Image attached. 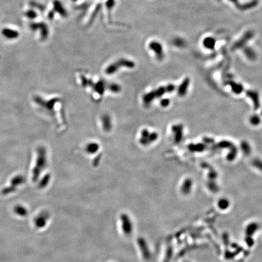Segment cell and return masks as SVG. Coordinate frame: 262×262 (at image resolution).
<instances>
[{
  "label": "cell",
  "mask_w": 262,
  "mask_h": 262,
  "mask_svg": "<svg viewBox=\"0 0 262 262\" xmlns=\"http://www.w3.org/2000/svg\"><path fill=\"white\" fill-rule=\"evenodd\" d=\"M174 86L173 85H169V86L168 87V90L169 92H172V91H173V90H174Z\"/></svg>",
  "instance_id": "obj_20"
},
{
  "label": "cell",
  "mask_w": 262,
  "mask_h": 262,
  "mask_svg": "<svg viewBox=\"0 0 262 262\" xmlns=\"http://www.w3.org/2000/svg\"><path fill=\"white\" fill-rule=\"evenodd\" d=\"M260 229V225L257 222H252L249 223L245 227V236L254 237Z\"/></svg>",
  "instance_id": "obj_1"
},
{
  "label": "cell",
  "mask_w": 262,
  "mask_h": 262,
  "mask_svg": "<svg viewBox=\"0 0 262 262\" xmlns=\"http://www.w3.org/2000/svg\"><path fill=\"white\" fill-rule=\"evenodd\" d=\"M217 176V174L216 172L214 170L211 171V173H209V174L208 175V177L209 178V179H211V180H215Z\"/></svg>",
  "instance_id": "obj_17"
},
{
  "label": "cell",
  "mask_w": 262,
  "mask_h": 262,
  "mask_svg": "<svg viewBox=\"0 0 262 262\" xmlns=\"http://www.w3.org/2000/svg\"><path fill=\"white\" fill-rule=\"evenodd\" d=\"M183 127L181 124L175 125L173 128V131L174 132L175 141L177 143L180 142L183 138Z\"/></svg>",
  "instance_id": "obj_5"
},
{
  "label": "cell",
  "mask_w": 262,
  "mask_h": 262,
  "mask_svg": "<svg viewBox=\"0 0 262 262\" xmlns=\"http://www.w3.org/2000/svg\"><path fill=\"white\" fill-rule=\"evenodd\" d=\"M189 84V80L188 79H185L183 83L181 84L178 89V93L180 96H184L187 92V87Z\"/></svg>",
  "instance_id": "obj_6"
},
{
  "label": "cell",
  "mask_w": 262,
  "mask_h": 262,
  "mask_svg": "<svg viewBox=\"0 0 262 262\" xmlns=\"http://www.w3.org/2000/svg\"><path fill=\"white\" fill-rule=\"evenodd\" d=\"M230 85L231 86L232 91L236 94H240L243 90V87L240 84H237L233 82L230 83Z\"/></svg>",
  "instance_id": "obj_8"
},
{
  "label": "cell",
  "mask_w": 262,
  "mask_h": 262,
  "mask_svg": "<svg viewBox=\"0 0 262 262\" xmlns=\"http://www.w3.org/2000/svg\"><path fill=\"white\" fill-rule=\"evenodd\" d=\"M260 121H261V119L259 115H254L250 118V123L251 124L254 126L259 125L260 123Z\"/></svg>",
  "instance_id": "obj_12"
},
{
  "label": "cell",
  "mask_w": 262,
  "mask_h": 262,
  "mask_svg": "<svg viewBox=\"0 0 262 262\" xmlns=\"http://www.w3.org/2000/svg\"><path fill=\"white\" fill-rule=\"evenodd\" d=\"M169 100H167V99H165V100H163L162 101V104H163V106H166L168 105V104H169Z\"/></svg>",
  "instance_id": "obj_19"
},
{
  "label": "cell",
  "mask_w": 262,
  "mask_h": 262,
  "mask_svg": "<svg viewBox=\"0 0 262 262\" xmlns=\"http://www.w3.org/2000/svg\"><path fill=\"white\" fill-rule=\"evenodd\" d=\"M203 140L205 143H208V144H211L212 143H214V140L210 138H208V137H205L203 138Z\"/></svg>",
  "instance_id": "obj_18"
},
{
  "label": "cell",
  "mask_w": 262,
  "mask_h": 262,
  "mask_svg": "<svg viewBox=\"0 0 262 262\" xmlns=\"http://www.w3.org/2000/svg\"></svg>",
  "instance_id": "obj_21"
},
{
  "label": "cell",
  "mask_w": 262,
  "mask_h": 262,
  "mask_svg": "<svg viewBox=\"0 0 262 262\" xmlns=\"http://www.w3.org/2000/svg\"><path fill=\"white\" fill-rule=\"evenodd\" d=\"M246 93L249 97H250L252 99L253 103H254V109H259V107L260 106V101H259V93L257 92L253 91V90H248Z\"/></svg>",
  "instance_id": "obj_4"
},
{
  "label": "cell",
  "mask_w": 262,
  "mask_h": 262,
  "mask_svg": "<svg viewBox=\"0 0 262 262\" xmlns=\"http://www.w3.org/2000/svg\"><path fill=\"white\" fill-rule=\"evenodd\" d=\"M241 149L245 155H249L251 153V147L250 145L245 141L242 142Z\"/></svg>",
  "instance_id": "obj_9"
},
{
  "label": "cell",
  "mask_w": 262,
  "mask_h": 262,
  "mask_svg": "<svg viewBox=\"0 0 262 262\" xmlns=\"http://www.w3.org/2000/svg\"><path fill=\"white\" fill-rule=\"evenodd\" d=\"M237 154V149L236 148V147H235L234 146H233L231 148V151L229 152V153L228 155L227 159L229 161H232L234 160V159L236 157Z\"/></svg>",
  "instance_id": "obj_10"
},
{
  "label": "cell",
  "mask_w": 262,
  "mask_h": 262,
  "mask_svg": "<svg viewBox=\"0 0 262 262\" xmlns=\"http://www.w3.org/2000/svg\"><path fill=\"white\" fill-rule=\"evenodd\" d=\"M192 184L193 183H192V181L191 179H190V178L186 179L183 181L182 186H181V193L185 195H189L192 190Z\"/></svg>",
  "instance_id": "obj_2"
},
{
  "label": "cell",
  "mask_w": 262,
  "mask_h": 262,
  "mask_svg": "<svg viewBox=\"0 0 262 262\" xmlns=\"http://www.w3.org/2000/svg\"><path fill=\"white\" fill-rule=\"evenodd\" d=\"M208 188L210 190H211L213 192H217L218 190V187L217 185V184L214 181V180H211L209 183H208Z\"/></svg>",
  "instance_id": "obj_14"
},
{
  "label": "cell",
  "mask_w": 262,
  "mask_h": 262,
  "mask_svg": "<svg viewBox=\"0 0 262 262\" xmlns=\"http://www.w3.org/2000/svg\"><path fill=\"white\" fill-rule=\"evenodd\" d=\"M217 206L219 210L222 211H226L229 209L231 206V202L229 200L226 198H221L217 201Z\"/></svg>",
  "instance_id": "obj_3"
},
{
  "label": "cell",
  "mask_w": 262,
  "mask_h": 262,
  "mask_svg": "<svg viewBox=\"0 0 262 262\" xmlns=\"http://www.w3.org/2000/svg\"><path fill=\"white\" fill-rule=\"evenodd\" d=\"M204 45L206 47L209 48V49H212L214 47L215 45V41L211 38H206L204 41Z\"/></svg>",
  "instance_id": "obj_13"
},
{
  "label": "cell",
  "mask_w": 262,
  "mask_h": 262,
  "mask_svg": "<svg viewBox=\"0 0 262 262\" xmlns=\"http://www.w3.org/2000/svg\"><path fill=\"white\" fill-rule=\"evenodd\" d=\"M245 243H246V245L248 247L251 248L254 245L255 242H254V240L253 237L245 236Z\"/></svg>",
  "instance_id": "obj_15"
},
{
  "label": "cell",
  "mask_w": 262,
  "mask_h": 262,
  "mask_svg": "<svg viewBox=\"0 0 262 262\" xmlns=\"http://www.w3.org/2000/svg\"><path fill=\"white\" fill-rule=\"evenodd\" d=\"M234 145L229 141H222L218 143L217 147L218 148H231Z\"/></svg>",
  "instance_id": "obj_11"
},
{
  "label": "cell",
  "mask_w": 262,
  "mask_h": 262,
  "mask_svg": "<svg viewBox=\"0 0 262 262\" xmlns=\"http://www.w3.org/2000/svg\"><path fill=\"white\" fill-rule=\"evenodd\" d=\"M188 148L191 152H202L205 149V145L201 143L191 144L188 146Z\"/></svg>",
  "instance_id": "obj_7"
},
{
  "label": "cell",
  "mask_w": 262,
  "mask_h": 262,
  "mask_svg": "<svg viewBox=\"0 0 262 262\" xmlns=\"http://www.w3.org/2000/svg\"><path fill=\"white\" fill-rule=\"evenodd\" d=\"M253 164L254 166H255L256 168H258L260 171H262V161H261L260 160H259V159H255L253 162Z\"/></svg>",
  "instance_id": "obj_16"
}]
</instances>
